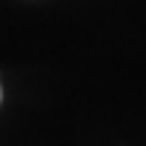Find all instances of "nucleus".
<instances>
[{"mask_svg":"<svg viewBox=\"0 0 146 146\" xmlns=\"http://www.w3.org/2000/svg\"><path fill=\"white\" fill-rule=\"evenodd\" d=\"M0 98H3V96H0Z\"/></svg>","mask_w":146,"mask_h":146,"instance_id":"obj_1","label":"nucleus"}]
</instances>
